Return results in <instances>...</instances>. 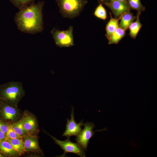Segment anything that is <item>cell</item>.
Wrapping results in <instances>:
<instances>
[{"mask_svg": "<svg viewBox=\"0 0 157 157\" xmlns=\"http://www.w3.org/2000/svg\"><path fill=\"white\" fill-rule=\"evenodd\" d=\"M44 1L33 2L20 9L14 19L21 31L31 34L41 32L43 30L42 10Z\"/></svg>", "mask_w": 157, "mask_h": 157, "instance_id": "1", "label": "cell"}, {"mask_svg": "<svg viewBox=\"0 0 157 157\" xmlns=\"http://www.w3.org/2000/svg\"><path fill=\"white\" fill-rule=\"evenodd\" d=\"M24 93L20 82L11 81L0 85V98L10 105L16 104Z\"/></svg>", "mask_w": 157, "mask_h": 157, "instance_id": "2", "label": "cell"}, {"mask_svg": "<svg viewBox=\"0 0 157 157\" xmlns=\"http://www.w3.org/2000/svg\"><path fill=\"white\" fill-rule=\"evenodd\" d=\"M56 1L62 16L71 19L79 16L88 2L87 0H56Z\"/></svg>", "mask_w": 157, "mask_h": 157, "instance_id": "3", "label": "cell"}, {"mask_svg": "<svg viewBox=\"0 0 157 157\" xmlns=\"http://www.w3.org/2000/svg\"><path fill=\"white\" fill-rule=\"evenodd\" d=\"M73 28L70 26L66 30L60 31L54 27L51 31L56 45L60 47H69L74 45Z\"/></svg>", "mask_w": 157, "mask_h": 157, "instance_id": "4", "label": "cell"}, {"mask_svg": "<svg viewBox=\"0 0 157 157\" xmlns=\"http://www.w3.org/2000/svg\"><path fill=\"white\" fill-rule=\"evenodd\" d=\"M84 127L79 134L76 136L75 139L76 142L85 151H86L90 140L94 135L96 131L107 130L106 128L100 130L93 131L95 125L92 122H86L85 123Z\"/></svg>", "mask_w": 157, "mask_h": 157, "instance_id": "5", "label": "cell"}, {"mask_svg": "<svg viewBox=\"0 0 157 157\" xmlns=\"http://www.w3.org/2000/svg\"><path fill=\"white\" fill-rule=\"evenodd\" d=\"M47 134L53 139L55 143L63 150V154L60 156H65L66 154L68 153L75 154L81 157L86 156L85 151L77 142H73L70 140L69 139L67 138L64 141L60 140L49 134Z\"/></svg>", "mask_w": 157, "mask_h": 157, "instance_id": "6", "label": "cell"}, {"mask_svg": "<svg viewBox=\"0 0 157 157\" xmlns=\"http://www.w3.org/2000/svg\"><path fill=\"white\" fill-rule=\"evenodd\" d=\"M74 109L72 107L70 115V119H67L66 129L62 135L66 137L67 139H69L71 136H76L78 135L82 130V126L85 124L83 123V119L78 123L76 122L74 119Z\"/></svg>", "mask_w": 157, "mask_h": 157, "instance_id": "7", "label": "cell"}, {"mask_svg": "<svg viewBox=\"0 0 157 157\" xmlns=\"http://www.w3.org/2000/svg\"><path fill=\"white\" fill-rule=\"evenodd\" d=\"M112 11L115 18H118L125 13L130 12L131 9L127 3L117 0H111L104 4Z\"/></svg>", "mask_w": 157, "mask_h": 157, "instance_id": "8", "label": "cell"}, {"mask_svg": "<svg viewBox=\"0 0 157 157\" xmlns=\"http://www.w3.org/2000/svg\"><path fill=\"white\" fill-rule=\"evenodd\" d=\"M17 111L16 109L11 105L1 99L0 117L3 120L14 119L17 116Z\"/></svg>", "mask_w": 157, "mask_h": 157, "instance_id": "9", "label": "cell"}, {"mask_svg": "<svg viewBox=\"0 0 157 157\" xmlns=\"http://www.w3.org/2000/svg\"><path fill=\"white\" fill-rule=\"evenodd\" d=\"M22 139L26 151H34L39 149L38 140L36 137L27 134Z\"/></svg>", "mask_w": 157, "mask_h": 157, "instance_id": "10", "label": "cell"}, {"mask_svg": "<svg viewBox=\"0 0 157 157\" xmlns=\"http://www.w3.org/2000/svg\"><path fill=\"white\" fill-rule=\"evenodd\" d=\"M0 152L7 156H19L13 149L11 144L6 140H0Z\"/></svg>", "mask_w": 157, "mask_h": 157, "instance_id": "11", "label": "cell"}, {"mask_svg": "<svg viewBox=\"0 0 157 157\" xmlns=\"http://www.w3.org/2000/svg\"><path fill=\"white\" fill-rule=\"evenodd\" d=\"M6 140L11 144L13 149L19 156L26 151L22 138H10L7 137Z\"/></svg>", "mask_w": 157, "mask_h": 157, "instance_id": "12", "label": "cell"}, {"mask_svg": "<svg viewBox=\"0 0 157 157\" xmlns=\"http://www.w3.org/2000/svg\"><path fill=\"white\" fill-rule=\"evenodd\" d=\"M110 19L107 24L106 27V33L105 35L106 38L108 39L119 26V21L121 17L118 18H113L110 13Z\"/></svg>", "mask_w": 157, "mask_h": 157, "instance_id": "13", "label": "cell"}, {"mask_svg": "<svg viewBox=\"0 0 157 157\" xmlns=\"http://www.w3.org/2000/svg\"><path fill=\"white\" fill-rule=\"evenodd\" d=\"M136 18V17L130 12L125 13L121 16L119 26L126 30Z\"/></svg>", "mask_w": 157, "mask_h": 157, "instance_id": "14", "label": "cell"}, {"mask_svg": "<svg viewBox=\"0 0 157 157\" xmlns=\"http://www.w3.org/2000/svg\"><path fill=\"white\" fill-rule=\"evenodd\" d=\"M141 13H138L136 16V20L133 22L130 25L129 34L132 38L135 39L137 35L142 26L139 19Z\"/></svg>", "mask_w": 157, "mask_h": 157, "instance_id": "15", "label": "cell"}, {"mask_svg": "<svg viewBox=\"0 0 157 157\" xmlns=\"http://www.w3.org/2000/svg\"><path fill=\"white\" fill-rule=\"evenodd\" d=\"M126 31L119 26L108 39V44H118L125 35Z\"/></svg>", "mask_w": 157, "mask_h": 157, "instance_id": "16", "label": "cell"}, {"mask_svg": "<svg viewBox=\"0 0 157 157\" xmlns=\"http://www.w3.org/2000/svg\"><path fill=\"white\" fill-rule=\"evenodd\" d=\"M24 126L28 133L33 132L36 131V129L35 120L31 116L27 115L24 116Z\"/></svg>", "mask_w": 157, "mask_h": 157, "instance_id": "17", "label": "cell"}, {"mask_svg": "<svg viewBox=\"0 0 157 157\" xmlns=\"http://www.w3.org/2000/svg\"><path fill=\"white\" fill-rule=\"evenodd\" d=\"M24 117L18 121L11 124L15 132L18 135L23 137L28 133L24 129Z\"/></svg>", "mask_w": 157, "mask_h": 157, "instance_id": "18", "label": "cell"}, {"mask_svg": "<svg viewBox=\"0 0 157 157\" xmlns=\"http://www.w3.org/2000/svg\"><path fill=\"white\" fill-rule=\"evenodd\" d=\"M127 3L131 9L135 10L138 13H141L145 10L140 0H127Z\"/></svg>", "mask_w": 157, "mask_h": 157, "instance_id": "19", "label": "cell"}, {"mask_svg": "<svg viewBox=\"0 0 157 157\" xmlns=\"http://www.w3.org/2000/svg\"><path fill=\"white\" fill-rule=\"evenodd\" d=\"M19 10L34 2L36 0H9Z\"/></svg>", "mask_w": 157, "mask_h": 157, "instance_id": "20", "label": "cell"}, {"mask_svg": "<svg viewBox=\"0 0 157 157\" xmlns=\"http://www.w3.org/2000/svg\"><path fill=\"white\" fill-rule=\"evenodd\" d=\"M94 15L96 17L103 20H105L107 18L106 11L101 4H99L96 8Z\"/></svg>", "mask_w": 157, "mask_h": 157, "instance_id": "21", "label": "cell"}, {"mask_svg": "<svg viewBox=\"0 0 157 157\" xmlns=\"http://www.w3.org/2000/svg\"><path fill=\"white\" fill-rule=\"evenodd\" d=\"M6 135L7 138H22L23 137L18 135L15 132L11 124H9L8 129Z\"/></svg>", "mask_w": 157, "mask_h": 157, "instance_id": "22", "label": "cell"}, {"mask_svg": "<svg viewBox=\"0 0 157 157\" xmlns=\"http://www.w3.org/2000/svg\"><path fill=\"white\" fill-rule=\"evenodd\" d=\"M9 124L0 120V131L6 134L8 129Z\"/></svg>", "mask_w": 157, "mask_h": 157, "instance_id": "23", "label": "cell"}, {"mask_svg": "<svg viewBox=\"0 0 157 157\" xmlns=\"http://www.w3.org/2000/svg\"><path fill=\"white\" fill-rule=\"evenodd\" d=\"M6 134L0 131V140H6Z\"/></svg>", "mask_w": 157, "mask_h": 157, "instance_id": "24", "label": "cell"}, {"mask_svg": "<svg viewBox=\"0 0 157 157\" xmlns=\"http://www.w3.org/2000/svg\"><path fill=\"white\" fill-rule=\"evenodd\" d=\"M111 0H97L99 4H104V3L109 2Z\"/></svg>", "mask_w": 157, "mask_h": 157, "instance_id": "25", "label": "cell"}, {"mask_svg": "<svg viewBox=\"0 0 157 157\" xmlns=\"http://www.w3.org/2000/svg\"><path fill=\"white\" fill-rule=\"evenodd\" d=\"M119 1H122L124 2L125 3H127V0H117Z\"/></svg>", "mask_w": 157, "mask_h": 157, "instance_id": "26", "label": "cell"}, {"mask_svg": "<svg viewBox=\"0 0 157 157\" xmlns=\"http://www.w3.org/2000/svg\"><path fill=\"white\" fill-rule=\"evenodd\" d=\"M6 156L5 155L0 152V157H4Z\"/></svg>", "mask_w": 157, "mask_h": 157, "instance_id": "27", "label": "cell"}, {"mask_svg": "<svg viewBox=\"0 0 157 157\" xmlns=\"http://www.w3.org/2000/svg\"><path fill=\"white\" fill-rule=\"evenodd\" d=\"M0 101H1V99L0 98Z\"/></svg>", "mask_w": 157, "mask_h": 157, "instance_id": "28", "label": "cell"}]
</instances>
